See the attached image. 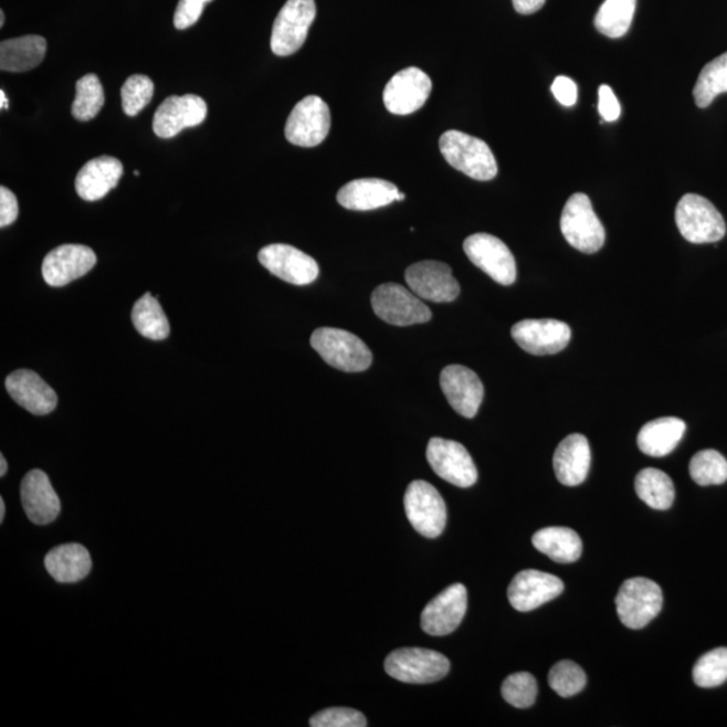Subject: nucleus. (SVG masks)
<instances>
[{"label":"nucleus","instance_id":"39","mask_svg":"<svg viewBox=\"0 0 727 727\" xmlns=\"http://www.w3.org/2000/svg\"><path fill=\"white\" fill-rule=\"evenodd\" d=\"M154 96V83L150 77L134 75L122 86V106L128 116H137L149 106Z\"/></svg>","mask_w":727,"mask_h":727},{"label":"nucleus","instance_id":"30","mask_svg":"<svg viewBox=\"0 0 727 727\" xmlns=\"http://www.w3.org/2000/svg\"><path fill=\"white\" fill-rule=\"evenodd\" d=\"M533 545L558 563H572L582 556V540L571 528H541L533 536Z\"/></svg>","mask_w":727,"mask_h":727},{"label":"nucleus","instance_id":"13","mask_svg":"<svg viewBox=\"0 0 727 727\" xmlns=\"http://www.w3.org/2000/svg\"><path fill=\"white\" fill-rule=\"evenodd\" d=\"M259 262L276 278L292 285H310L318 278V263L305 252L288 244H271L259 252Z\"/></svg>","mask_w":727,"mask_h":727},{"label":"nucleus","instance_id":"12","mask_svg":"<svg viewBox=\"0 0 727 727\" xmlns=\"http://www.w3.org/2000/svg\"><path fill=\"white\" fill-rule=\"evenodd\" d=\"M426 457L433 471L445 482L470 488L476 484L478 472L470 452L460 442L431 439Z\"/></svg>","mask_w":727,"mask_h":727},{"label":"nucleus","instance_id":"51","mask_svg":"<svg viewBox=\"0 0 727 727\" xmlns=\"http://www.w3.org/2000/svg\"><path fill=\"white\" fill-rule=\"evenodd\" d=\"M404 199H405V194L399 193L397 201H403Z\"/></svg>","mask_w":727,"mask_h":727},{"label":"nucleus","instance_id":"42","mask_svg":"<svg viewBox=\"0 0 727 727\" xmlns=\"http://www.w3.org/2000/svg\"><path fill=\"white\" fill-rule=\"evenodd\" d=\"M212 0H180L175 14V27L178 30L189 29L200 20L203 8Z\"/></svg>","mask_w":727,"mask_h":727},{"label":"nucleus","instance_id":"8","mask_svg":"<svg viewBox=\"0 0 727 727\" xmlns=\"http://www.w3.org/2000/svg\"><path fill=\"white\" fill-rule=\"evenodd\" d=\"M404 509L411 526L424 538H439L446 527L445 501L433 485L422 482V480L412 482L407 488Z\"/></svg>","mask_w":727,"mask_h":727},{"label":"nucleus","instance_id":"41","mask_svg":"<svg viewBox=\"0 0 727 727\" xmlns=\"http://www.w3.org/2000/svg\"><path fill=\"white\" fill-rule=\"evenodd\" d=\"M312 727H366L367 719L360 712L348 707L325 708L310 718Z\"/></svg>","mask_w":727,"mask_h":727},{"label":"nucleus","instance_id":"3","mask_svg":"<svg viewBox=\"0 0 727 727\" xmlns=\"http://www.w3.org/2000/svg\"><path fill=\"white\" fill-rule=\"evenodd\" d=\"M566 242L583 254H596L605 244V228L587 194L576 193L567 200L560 218Z\"/></svg>","mask_w":727,"mask_h":727},{"label":"nucleus","instance_id":"9","mask_svg":"<svg viewBox=\"0 0 727 727\" xmlns=\"http://www.w3.org/2000/svg\"><path fill=\"white\" fill-rule=\"evenodd\" d=\"M371 304L376 316L396 326L429 323L431 312L411 289L398 283H384L372 293Z\"/></svg>","mask_w":727,"mask_h":727},{"label":"nucleus","instance_id":"46","mask_svg":"<svg viewBox=\"0 0 727 727\" xmlns=\"http://www.w3.org/2000/svg\"><path fill=\"white\" fill-rule=\"evenodd\" d=\"M513 3L519 14L529 15L544 8L546 0H513Z\"/></svg>","mask_w":727,"mask_h":727},{"label":"nucleus","instance_id":"47","mask_svg":"<svg viewBox=\"0 0 727 727\" xmlns=\"http://www.w3.org/2000/svg\"><path fill=\"white\" fill-rule=\"evenodd\" d=\"M8 473V461H6L4 455H0V477H4Z\"/></svg>","mask_w":727,"mask_h":727},{"label":"nucleus","instance_id":"40","mask_svg":"<svg viewBox=\"0 0 727 727\" xmlns=\"http://www.w3.org/2000/svg\"><path fill=\"white\" fill-rule=\"evenodd\" d=\"M502 695L514 707H531L538 696V683L528 673L509 675L503 683Z\"/></svg>","mask_w":727,"mask_h":727},{"label":"nucleus","instance_id":"36","mask_svg":"<svg viewBox=\"0 0 727 727\" xmlns=\"http://www.w3.org/2000/svg\"><path fill=\"white\" fill-rule=\"evenodd\" d=\"M689 476L700 486L727 482V460L717 450H702L689 462Z\"/></svg>","mask_w":727,"mask_h":727},{"label":"nucleus","instance_id":"14","mask_svg":"<svg viewBox=\"0 0 727 727\" xmlns=\"http://www.w3.org/2000/svg\"><path fill=\"white\" fill-rule=\"evenodd\" d=\"M405 282L421 299L447 304L457 299L461 288L446 263L424 261L412 264L405 271Z\"/></svg>","mask_w":727,"mask_h":727},{"label":"nucleus","instance_id":"2","mask_svg":"<svg viewBox=\"0 0 727 727\" xmlns=\"http://www.w3.org/2000/svg\"><path fill=\"white\" fill-rule=\"evenodd\" d=\"M310 344L330 367L344 372H362L372 364V352L359 337L347 330L319 328Z\"/></svg>","mask_w":727,"mask_h":727},{"label":"nucleus","instance_id":"28","mask_svg":"<svg viewBox=\"0 0 727 727\" xmlns=\"http://www.w3.org/2000/svg\"><path fill=\"white\" fill-rule=\"evenodd\" d=\"M686 423L679 418L667 417L651 421L640 430L639 449L650 457H665L673 453L686 433Z\"/></svg>","mask_w":727,"mask_h":727},{"label":"nucleus","instance_id":"27","mask_svg":"<svg viewBox=\"0 0 727 727\" xmlns=\"http://www.w3.org/2000/svg\"><path fill=\"white\" fill-rule=\"evenodd\" d=\"M49 575L60 583H76L88 577L92 570L91 554L78 544L54 547L45 557Z\"/></svg>","mask_w":727,"mask_h":727},{"label":"nucleus","instance_id":"18","mask_svg":"<svg viewBox=\"0 0 727 727\" xmlns=\"http://www.w3.org/2000/svg\"><path fill=\"white\" fill-rule=\"evenodd\" d=\"M208 106L197 95L170 96L154 115L152 129L157 137L170 139L185 128L200 126L207 119Z\"/></svg>","mask_w":727,"mask_h":727},{"label":"nucleus","instance_id":"10","mask_svg":"<svg viewBox=\"0 0 727 727\" xmlns=\"http://www.w3.org/2000/svg\"><path fill=\"white\" fill-rule=\"evenodd\" d=\"M330 126L328 104L319 96H307L289 114L285 135L289 144L295 146L316 147L328 137Z\"/></svg>","mask_w":727,"mask_h":727},{"label":"nucleus","instance_id":"6","mask_svg":"<svg viewBox=\"0 0 727 727\" xmlns=\"http://www.w3.org/2000/svg\"><path fill=\"white\" fill-rule=\"evenodd\" d=\"M384 668L388 675L399 682L426 685L443 679L449 674L450 662L436 651L400 649L387 656Z\"/></svg>","mask_w":727,"mask_h":727},{"label":"nucleus","instance_id":"15","mask_svg":"<svg viewBox=\"0 0 727 727\" xmlns=\"http://www.w3.org/2000/svg\"><path fill=\"white\" fill-rule=\"evenodd\" d=\"M433 83L419 67H405L388 82L383 101L393 115H411L429 101Z\"/></svg>","mask_w":727,"mask_h":727},{"label":"nucleus","instance_id":"5","mask_svg":"<svg viewBox=\"0 0 727 727\" xmlns=\"http://www.w3.org/2000/svg\"><path fill=\"white\" fill-rule=\"evenodd\" d=\"M615 608L622 624L631 630H642L661 613L663 591L651 579H626L615 597Z\"/></svg>","mask_w":727,"mask_h":727},{"label":"nucleus","instance_id":"11","mask_svg":"<svg viewBox=\"0 0 727 727\" xmlns=\"http://www.w3.org/2000/svg\"><path fill=\"white\" fill-rule=\"evenodd\" d=\"M464 251L470 261L503 286L514 285L516 262L513 252L501 239L489 233H476L465 240Z\"/></svg>","mask_w":727,"mask_h":727},{"label":"nucleus","instance_id":"7","mask_svg":"<svg viewBox=\"0 0 727 727\" xmlns=\"http://www.w3.org/2000/svg\"><path fill=\"white\" fill-rule=\"evenodd\" d=\"M317 15L314 0H287L274 22L271 51L280 57L297 53Z\"/></svg>","mask_w":727,"mask_h":727},{"label":"nucleus","instance_id":"34","mask_svg":"<svg viewBox=\"0 0 727 727\" xmlns=\"http://www.w3.org/2000/svg\"><path fill=\"white\" fill-rule=\"evenodd\" d=\"M727 92V52L702 70L694 86L695 104L699 108L710 106L720 94Z\"/></svg>","mask_w":727,"mask_h":727},{"label":"nucleus","instance_id":"22","mask_svg":"<svg viewBox=\"0 0 727 727\" xmlns=\"http://www.w3.org/2000/svg\"><path fill=\"white\" fill-rule=\"evenodd\" d=\"M21 501L24 514L36 526L51 525L61 513V502L48 474L40 470L30 471L21 484Z\"/></svg>","mask_w":727,"mask_h":727},{"label":"nucleus","instance_id":"37","mask_svg":"<svg viewBox=\"0 0 727 727\" xmlns=\"http://www.w3.org/2000/svg\"><path fill=\"white\" fill-rule=\"evenodd\" d=\"M696 686L714 688L727 681V649L713 650L699 657L693 670Z\"/></svg>","mask_w":727,"mask_h":727},{"label":"nucleus","instance_id":"33","mask_svg":"<svg viewBox=\"0 0 727 727\" xmlns=\"http://www.w3.org/2000/svg\"><path fill=\"white\" fill-rule=\"evenodd\" d=\"M638 0H605L594 18V27L609 39H620L630 30Z\"/></svg>","mask_w":727,"mask_h":727},{"label":"nucleus","instance_id":"44","mask_svg":"<svg viewBox=\"0 0 727 727\" xmlns=\"http://www.w3.org/2000/svg\"><path fill=\"white\" fill-rule=\"evenodd\" d=\"M20 213L18 200L8 188H0V226L6 228L14 223Z\"/></svg>","mask_w":727,"mask_h":727},{"label":"nucleus","instance_id":"23","mask_svg":"<svg viewBox=\"0 0 727 727\" xmlns=\"http://www.w3.org/2000/svg\"><path fill=\"white\" fill-rule=\"evenodd\" d=\"M6 390L24 410L34 415H48L57 407V393L45 380L29 369L12 372L6 379Z\"/></svg>","mask_w":727,"mask_h":727},{"label":"nucleus","instance_id":"48","mask_svg":"<svg viewBox=\"0 0 727 727\" xmlns=\"http://www.w3.org/2000/svg\"><path fill=\"white\" fill-rule=\"evenodd\" d=\"M0 102H2V103H0V107H2V109H8L9 108V98L6 97V92L4 91H0Z\"/></svg>","mask_w":727,"mask_h":727},{"label":"nucleus","instance_id":"1","mask_svg":"<svg viewBox=\"0 0 727 727\" xmlns=\"http://www.w3.org/2000/svg\"><path fill=\"white\" fill-rule=\"evenodd\" d=\"M443 158L455 170L476 181H491L497 176V162L484 140L450 129L440 139Z\"/></svg>","mask_w":727,"mask_h":727},{"label":"nucleus","instance_id":"38","mask_svg":"<svg viewBox=\"0 0 727 727\" xmlns=\"http://www.w3.org/2000/svg\"><path fill=\"white\" fill-rule=\"evenodd\" d=\"M548 685L558 695L569 698L587 686V674L575 662L562 661L554 665L548 674Z\"/></svg>","mask_w":727,"mask_h":727},{"label":"nucleus","instance_id":"31","mask_svg":"<svg viewBox=\"0 0 727 727\" xmlns=\"http://www.w3.org/2000/svg\"><path fill=\"white\" fill-rule=\"evenodd\" d=\"M634 489H636L638 496L653 509H668L675 501L673 480L670 478L668 474L653 470V467L638 474Z\"/></svg>","mask_w":727,"mask_h":727},{"label":"nucleus","instance_id":"45","mask_svg":"<svg viewBox=\"0 0 727 727\" xmlns=\"http://www.w3.org/2000/svg\"><path fill=\"white\" fill-rule=\"evenodd\" d=\"M551 91L557 101L565 107H572L577 103V84L569 77H557L556 82L552 83Z\"/></svg>","mask_w":727,"mask_h":727},{"label":"nucleus","instance_id":"19","mask_svg":"<svg viewBox=\"0 0 727 727\" xmlns=\"http://www.w3.org/2000/svg\"><path fill=\"white\" fill-rule=\"evenodd\" d=\"M467 609V591L464 584L454 583L443 590L423 609L422 630L430 636H447L460 626Z\"/></svg>","mask_w":727,"mask_h":727},{"label":"nucleus","instance_id":"21","mask_svg":"<svg viewBox=\"0 0 727 727\" xmlns=\"http://www.w3.org/2000/svg\"><path fill=\"white\" fill-rule=\"evenodd\" d=\"M441 388L450 405L464 418L477 415L484 386L476 372L464 366H449L441 373Z\"/></svg>","mask_w":727,"mask_h":727},{"label":"nucleus","instance_id":"24","mask_svg":"<svg viewBox=\"0 0 727 727\" xmlns=\"http://www.w3.org/2000/svg\"><path fill=\"white\" fill-rule=\"evenodd\" d=\"M397 185L380 178H360L345 185L337 194V201L345 209L356 212L375 211L398 200Z\"/></svg>","mask_w":727,"mask_h":727},{"label":"nucleus","instance_id":"20","mask_svg":"<svg viewBox=\"0 0 727 727\" xmlns=\"http://www.w3.org/2000/svg\"><path fill=\"white\" fill-rule=\"evenodd\" d=\"M563 589L562 579L556 576L539 570H523L509 584L508 600L519 612H531L556 600Z\"/></svg>","mask_w":727,"mask_h":727},{"label":"nucleus","instance_id":"17","mask_svg":"<svg viewBox=\"0 0 727 727\" xmlns=\"http://www.w3.org/2000/svg\"><path fill=\"white\" fill-rule=\"evenodd\" d=\"M96 262V254L89 246L60 245L43 259L42 276L49 286L64 287L67 283L88 274L95 267Z\"/></svg>","mask_w":727,"mask_h":727},{"label":"nucleus","instance_id":"16","mask_svg":"<svg viewBox=\"0 0 727 727\" xmlns=\"http://www.w3.org/2000/svg\"><path fill=\"white\" fill-rule=\"evenodd\" d=\"M510 335L523 350L535 356L559 354L571 340L570 326L550 318L523 319Z\"/></svg>","mask_w":727,"mask_h":727},{"label":"nucleus","instance_id":"50","mask_svg":"<svg viewBox=\"0 0 727 727\" xmlns=\"http://www.w3.org/2000/svg\"><path fill=\"white\" fill-rule=\"evenodd\" d=\"M3 24H4V12L0 11V27L3 28Z\"/></svg>","mask_w":727,"mask_h":727},{"label":"nucleus","instance_id":"35","mask_svg":"<svg viewBox=\"0 0 727 727\" xmlns=\"http://www.w3.org/2000/svg\"><path fill=\"white\" fill-rule=\"evenodd\" d=\"M104 106V91L96 75H86L76 84V97L72 106V115L80 122L96 118Z\"/></svg>","mask_w":727,"mask_h":727},{"label":"nucleus","instance_id":"4","mask_svg":"<svg viewBox=\"0 0 727 727\" xmlns=\"http://www.w3.org/2000/svg\"><path fill=\"white\" fill-rule=\"evenodd\" d=\"M675 220L682 236L693 244L717 243L726 235L723 214L698 194L682 197L677 202Z\"/></svg>","mask_w":727,"mask_h":727},{"label":"nucleus","instance_id":"25","mask_svg":"<svg viewBox=\"0 0 727 727\" xmlns=\"http://www.w3.org/2000/svg\"><path fill=\"white\" fill-rule=\"evenodd\" d=\"M591 464V452L587 436L571 434L559 443L554 454V471L560 484L581 485L587 480Z\"/></svg>","mask_w":727,"mask_h":727},{"label":"nucleus","instance_id":"29","mask_svg":"<svg viewBox=\"0 0 727 727\" xmlns=\"http://www.w3.org/2000/svg\"><path fill=\"white\" fill-rule=\"evenodd\" d=\"M46 40L41 35H24L0 43V70L4 72H28L34 70L45 59Z\"/></svg>","mask_w":727,"mask_h":727},{"label":"nucleus","instance_id":"49","mask_svg":"<svg viewBox=\"0 0 727 727\" xmlns=\"http://www.w3.org/2000/svg\"><path fill=\"white\" fill-rule=\"evenodd\" d=\"M6 515V504L3 498H0V523H3Z\"/></svg>","mask_w":727,"mask_h":727},{"label":"nucleus","instance_id":"32","mask_svg":"<svg viewBox=\"0 0 727 727\" xmlns=\"http://www.w3.org/2000/svg\"><path fill=\"white\" fill-rule=\"evenodd\" d=\"M133 324L141 336L152 341H162L170 335L169 319L150 293L138 299L133 309Z\"/></svg>","mask_w":727,"mask_h":727},{"label":"nucleus","instance_id":"43","mask_svg":"<svg viewBox=\"0 0 727 727\" xmlns=\"http://www.w3.org/2000/svg\"><path fill=\"white\" fill-rule=\"evenodd\" d=\"M599 110L605 122H615L621 116V106L618 96L609 85H601L599 89Z\"/></svg>","mask_w":727,"mask_h":727},{"label":"nucleus","instance_id":"26","mask_svg":"<svg viewBox=\"0 0 727 727\" xmlns=\"http://www.w3.org/2000/svg\"><path fill=\"white\" fill-rule=\"evenodd\" d=\"M123 176L119 159L108 156L97 157L86 162L76 177V192L85 201H97L116 188Z\"/></svg>","mask_w":727,"mask_h":727}]
</instances>
